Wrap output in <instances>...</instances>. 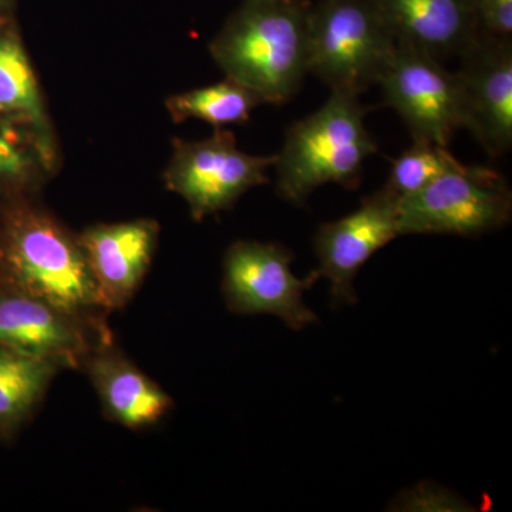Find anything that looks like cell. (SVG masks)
Returning a JSON list of instances; mask_svg holds the SVG:
<instances>
[{
    "label": "cell",
    "instance_id": "44dd1931",
    "mask_svg": "<svg viewBox=\"0 0 512 512\" xmlns=\"http://www.w3.org/2000/svg\"><path fill=\"white\" fill-rule=\"evenodd\" d=\"M13 12H15V0H0V20L15 19Z\"/></svg>",
    "mask_w": 512,
    "mask_h": 512
},
{
    "label": "cell",
    "instance_id": "ba28073f",
    "mask_svg": "<svg viewBox=\"0 0 512 512\" xmlns=\"http://www.w3.org/2000/svg\"><path fill=\"white\" fill-rule=\"evenodd\" d=\"M377 84L384 103L402 117L414 141L448 147L466 126L457 73L448 72L434 56L396 45Z\"/></svg>",
    "mask_w": 512,
    "mask_h": 512
},
{
    "label": "cell",
    "instance_id": "8992f818",
    "mask_svg": "<svg viewBox=\"0 0 512 512\" xmlns=\"http://www.w3.org/2000/svg\"><path fill=\"white\" fill-rule=\"evenodd\" d=\"M275 156H252L232 131L215 128L204 140L174 138L165 167V188L183 198L194 221L229 210L251 188L269 183Z\"/></svg>",
    "mask_w": 512,
    "mask_h": 512
},
{
    "label": "cell",
    "instance_id": "ac0fdd59",
    "mask_svg": "<svg viewBox=\"0 0 512 512\" xmlns=\"http://www.w3.org/2000/svg\"><path fill=\"white\" fill-rule=\"evenodd\" d=\"M55 173L35 136L15 121L0 117V201L36 197Z\"/></svg>",
    "mask_w": 512,
    "mask_h": 512
},
{
    "label": "cell",
    "instance_id": "5b68a950",
    "mask_svg": "<svg viewBox=\"0 0 512 512\" xmlns=\"http://www.w3.org/2000/svg\"><path fill=\"white\" fill-rule=\"evenodd\" d=\"M507 180L488 167L461 163L399 201L400 235L476 237L511 221Z\"/></svg>",
    "mask_w": 512,
    "mask_h": 512
},
{
    "label": "cell",
    "instance_id": "ffe728a7",
    "mask_svg": "<svg viewBox=\"0 0 512 512\" xmlns=\"http://www.w3.org/2000/svg\"><path fill=\"white\" fill-rule=\"evenodd\" d=\"M481 35L511 39L512 0H471Z\"/></svg>",
    "mask_w": 512,
    "mask_h": 512
},
{
    "label": "cell",
    "instance_id": "52a82bcc",
    "mask_svg": "<svg viewBox=\"0 0 512 512\" xmlns=\"http://www.w3.org/2000/svg\"><path fill=\"white\" fill-rule=\"evenodd\" d=\"M291 249L274 242L235 241L222 261V295L237 315H274L288 328L301 330L318 322L303 302V292L319 276L315 271L293 275Z\"/></svg>",
    "mask_w": 512,
    "mask_h": 512
},
{
    "label": "cell",
    "instance_id": "30bf717a",
    "mask_svg": "<svg viewBox=\"0 0 512 512\" xmlns=\"http://www.w3.org/2000/svg\"><path fill=\"white\" fill-rule=\"evenodd\" d=\"M113 339L84 320L36 296L0 284V343L26 355L50 360L64 370H82L97 343Z\"/></svg>",
    "mask_w": 512,
    "mask_h": 512
},
{
    "label": "cell",
    "instance_id": "9c48e42d",
    "mask_svg": "<svg viewBox=\"0 0 512 512\" xmlns=\"http://www.w3.org/2000/svg\"><path fill=\"white\" fill-rule=\"evenodd\" d=\"M400 198L386 187L363 198L362 205L338 221L320 225L313 239L316 274L330 282L333 306L357 302V272L394 238L399 237Z\"/></svg>",
    "mask_w": 512,
    "mask_h": 512
},
{
    "label": "cell",
    "instance_id": "9a60e30c",
    "mask_svg": "<svg viewBox=\"0 0 512 512\" xmlns=\"http://www.w3.org/2000/svg\"><path fill=\"white\" fill-rule=\"evenodd\" d=\"M0 117L29 130L43 156L57 170L59 147L55 128L15 19L0 20Z\"/></svg>",
    "mask_w": 512,
    "mask_h": 512
},
{
    "label": "cell",
    "instance_id": "3957f363",
    "mask_svg": "<svg viewBox=\"0 0 512 512\" xmlns=\"http://www.w3.org/2000/svg\"><path fill=\"white\" fill-rule=\"evenodd\" d=\"M366 113L356 94L332 92L319 110L293 123L274 164L279 197L303 205L322 185L356 190L365 161L377 151Z\"/></svg>",
    "mask_w": 512,
    "mask_h": 512
},
{
    "label": "cell",
    "instance_id": "8fae6325",
    "mask_svg": "<svg viewBox=\"0 0 512 512\" xmlns=\"http://www.w3.org/2000/svg\"><path fill=\"white\" fill-rule=\"evenodd\" d=\"M457 72L466 110V130L491 157L512 147V43L481 35Z\"/></svg>",
    "mask_w": 512,
    "mask_h": 512
},
{
    "label": "cell",
    "instance_id": "2e32d148",
    "mask_svg": "<svg viewBox=\"0 0 512 512\" xmlns=\"http://www.w3.org/2000/svg\"><path fill=\"white\" fill-rule=\"evenodd\" d=\"M63 367L0 343V441L23 430L45 400Z\"/></svg>",
    "mask_w": 512,
    "mask_h": 512
},
{
    "label": "cell",
    "instance_id": "7a4b0ae2",
    "mask_svg": "<svg viewBox=\"0 0 512 512\" xmlns=\"http://www.w3.org/2000/svg\"><path fill=\"white\" fill-rule=\"evenodd\" d=\"M303 0H244L210 43L227 79L282 106L308 74V19Z\"/></svg>",
    "mask_w": 512,
    "mask_h": 512
},
{
    "label": "cell",
    "instance_id": "d6986e66",
    "mask_svg": "<svg viewBox=\"0 0 512 512\" xmlns=\"http://www.w3.org/2000/svg\"><path fill=\"white\" fill-rule=\"evenodd\" d=\"M460 164L447 147L414 141L412 147L392 161V171L384 187L399 198L407 197Z\"/></svg>",
    "mask_w": 512,
    "mask_h": 512
},
{
    "label": "cell",
    "instance_id": "5bb4252c",
    "mask_svg": "<svg viewBox=\"0 0 512 512\" xmlns=\"http://www.w3.org/2000/svg\"><path fill=\"white\" fill-rule=\"evenodd\" d=\"M396 45L441 59L461 55L481 36L471 0H373Z\"/></svg>",
    "mask_w": 512,
    "mask_h": 512
},
{
    "label": "cell",
    "instance_id": "4fadbf2b",
    "mask_svg": "<svg viewBox=\"0 0 512 512\" xmlns=\"http://www.w3.org/2000/svg\"><path fill=\"white\" fill-rule=\"evenodd\" d=\"M82 370L99 397L104 417L127 430L151 429L174 409V400L116 345L97 343Z\"/></svg>",
    "mask_w": 512,
    "mask_h": 512
},
{
    "label": "cell",
    "instance_id": "e0dca14e",
    "mask_svg": "<svg viewBox=\"0 0 512 512\" xmlns=\"http://www.w3.org/2000/svg\"><path fill=\"white\" fill-rule=\"evenodd\" d=\"M262 100L247 87L225 77L222 82L188 92L171 94L165 109L174 123L200 120L215 128L247 123Z\"/></svg>",
    "mask_w": 512,
    "mask_h": 512
},
{
    "label": "cell",
    "instance_id": "277c9868",
    "mask_svg": "<svg viewBox=\"0 0 512 512\" xmlns=\"http://www.w3.org/2000/svg\"><path fill=\"white\" fill-rule=\"evenodd\" d=\"M396 40L373 0H319L308 19V72L332 92L360 96L377 84Z\"/></svg>",
    "mask_w": 512,
    "mask_h": 512
},
{
    "label": "cell",
    "instance_id": "7c38bea8",
    "mask_svg": "<svg viewBox=\"0 0 512 512\" xmlns=\"http://www.w3.org/2000/svg\"><path fill=\"white\" fill-rule=\"evenodd\" d=\"M151 218L96 224L80 232L79 241L110 313L131 302L143 285L160 238Z\"/></svg>",
    "mask_w": 512,
    "mask_h": 512
},
{
    "label": "cell",
    "instance_id": "6da1fadb",
    "mask_svg": "<svg viewBox=\"0 0 512 512\" xmlns=\"http://www.w3.org/2000/svg\"><path fill=\"white\" fill-rule=\"evenodd\" d=\"M0 284L42 299L100 330L109 309L79 235L36 197L0 201Z\"/></svg>",
    "mask_w": 512,
    "mask_h": 512
}]
</instances>
